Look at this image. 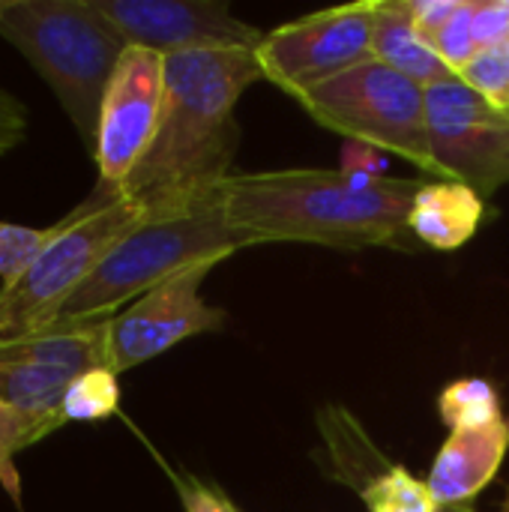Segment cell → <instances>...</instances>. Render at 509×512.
Returning a JSON list of instances; mask_svg holds the SVG:
<instances>
[{
  "label": "cell",
  "mask_w": 509,
  "mask_h": 512,
  "mask_svg": "<svg viewBox=\"0 0 509 512\" xmlns=\"http://www.w3.org/2000/svg\"><path fill=\"white\" fill-rule=\"evenodd\" d=\"M165 102V57L129 45L105 87L93 159L99 186L123 189L150 150Z\"/></svg>",
  "instance_id": "cell-9"
},
{
  "label": "cell",
  "mask_w": 509,
  "mask_h": 512,
  "mask_svg": "<svg viewBox=\"0 0 509 512\" xmlns=\"http://www.w3.org/2000/svg\"><path fill=\"white\" fill-rule=\"evenodd\" d=\"M321 429H324V438L330 444V453H333V462L339 468V477L342 483H354V477H360L363 471V486L372 483L381 471H387L390 465L387 462H366L360 459L357 453L363 450H372L369 438L363 435V429L342 411V408H330L321 414Z\"/></svg>",
  "instance_id": "cell-17"
},
{
  "label": "cell",
  "mask_w": 509,
  "mask_h": 512,
  "mask_svg": "<svg viewBox=\"0 0 509 512\" xmlns=\"http://www.w3.org/2000/svg\"><path fill=\"white\" fill-rule=\"evenodd\" d=\"M441 420L450 426V432H471V429H486L498 420L501 414V396L486 378H459L450 381L438 399Z\"/></svg>",
  "instance_id": "cell-16"
},
{
  "label": "cell",
  "mask_w": 509,
  "mask_h": 512,
  "mask_svg": "<svg viewBox=\"0 0 509 512\" xmlns=\"http://www.w3.org/2000/svg\"><path fill=\"white\" fill-rule=\"evenodd\" d=\"M147 219L144 204L96 183L93 195L51 225L27 267L0 288V342L39 333L105 255Z\"/></svg>",
  "instance_id": "cell-5"
},
{
  "label": "cell",
  "mask_w": 509,
  "mask_h": 512,
  "mask_svg": "<svg viewBox=\"0 0 509 512\" xmlns=\"http://www.w3.org/2000/svg\"><path fill=\"white\" fill-rule=\"evenodd\" d=\"M423 180L387 177L360 192L339 171L288 168L231 174L219 183V204L231 228L249 243H318L336 249H417L408 213Z\"/></svg>",
  "instance_id": "cell-2"
},
{
  "label": "cell",
  "mask_w": 509,
  "mask_h": 512,
  "mask_svg": "<svg viewBox=\"0 0 509 512\" xmlns=\"http://www.w3.org/2000/svg\"><path fill=\"white\" fill-rule=\"evenodd\" d=\"M462 0H411V15L426 39H432L456 12Z\"/></svg>",
  "instance_id": "cell-28"
},
{
  "label": "cell",
  "mask_w": 509,
  "mask_h": 512,
  "mask_svg": "<svg viewBox=\"0 0 509 512\" xmlns=\"http://www.w3.org/2000/svg\"><path fill=\"white\" fill-rule=\"evenodd\" d=\"M507 420H509V417H507Z\"/></svg>",
  "instance_id": "cell-31"
},
{
  "label": "cell",
  "mask_w": 509,
  "mask_h": 512,
  "mask_svg": "<svg viewBox=\"0 0 509 512\" xmlns=\"http://www.w3.org/2000/svg\"><path fill=\"white\" fill-rule=\"evenodd\" d=\"M375 3L378 0L333 6L264 33L255 48L264 81L294 96L372 60Z\"/></svg>",
  "instance_id": "cell-8"
},
{
  "label": "cell",
  "mask_w": 509,
  "mask_h": 512,
  "mask_svg": "<svg viewBox=\"0 0 509 512\" xmlns=\"http://www.w3.org/2000/svg\"><path fill=\"white\" fill-rule=\"evenodd\" d=\"M27 132V108L0 87V156L15 150Z\"/></svg>",
  "instance_id": "cell-27"
},
{
  "label": "cell",
  "mask_w": 509,
  "mask_h": 512,
  "mask_svg": "<svg viewBox=\"0 0 509 512\" xmlns=\"http://www.w3.org/2000/svg\"><path fill=\"white\" fill-rule=\"evenodd\" d=\"M489 216L486 198L459 180H429L420 186L411 213L408 231L417 243L453 252L462 249L483 228Z\"/></svg>",
  "instance_id": "cell-13"
},
{
  "label": "cell",
  "mask_w": 509,
  "mask_h": 512,
  "mask_svg": "<svg viewBox=\"0 0 509 512\" xmlns=\"http://www.w3.org/2000/svg\"><path fill=\"white\" fill-rule=\"evenodd\" d=\"M504 512H509V495H507V501H504Z\"/></svg>",
  "instance_id": "cell-30"
},
{
  "label": "cell",
  "mask_w": 509,
  "mask_h": 512,
  "mask_svg": "<svg viewBox=\"0 0 509 512\" xmlns=\"http://www.w3.org/2000/svg\"><path fill=\"white\" fill-rule=\"evenodd\" d=\"M216 189L186 207L153 213L132 234H126L39 333L114 318L129 303L183 270L201 264L216 267L222 258L252 246L249 237L225 219Z\"/></svg>",
  "instance_id": "cell-3"
},
{
  "label": "cell",
  "mask_w": 509,
  "mask_h": 512,
  "mask_svg": "<svg viewBox=\"0 0 509 512\" xmlns=\"http://www.w3.org/2000/svg\"><path fill=\"white\" fill-rule=\"evenodd\" d=\"M78 375L63 366L0 360V402L12 408L33 435V444L66 426L63 399Z\"/></svg>",
  "instance_id": "cell-14"
},
{
  "label": "cell",
  "mask_w": 509,
  "mask_h": 512,
  "mask_svg": "<svg viewBox=\"0 0 509 512\" xmlns=\"http://www.w3.org/2000/svg\"><path fill=\"white\" fill-rule=\"evenodd\" d=\"M210 270L213 264L183 270L114 315L108 324V369L129 372L192 336L219 330L225 312L201 300V282Z\"/></svg>",
  "instance_id": "cell-10"
},
{
  "label": "cell",
  "mask_w": 509,
  "mask_h": 512,
  "mask_svg": "<svg viewBox=\"0 0 509 512\" xmlns=\"http://www.w3.org/2000/svg\"><path fill=\"white\" fill-rule=\"evenodd\" d=\"M509 450V420H498L486 429L450 432L438 450L426 486L441 510L468 507L498 477Z\"/></svg>",
  "instance_id": "cell-12"
},
{
  "label": "cell",
  "mask_w": 509,
  "mask_h": 512,
  "mask_svg": "<svg viewBox=\"0 0 509 512\" xmlns=\"http://www.w3.org/2000/svg\"><path fill=\"white\" fill-rule=\"evenodd\" d=\"M117 408H120V384H117V372H111L108 366L78 375L63 399L66 423L105 420L117 414Z\"/></svg>",
  "instance_id": "cell-19"
},
{
  "label": "cell",
  "mask_w": 509,
  "mask_h": 512,
  "mask_svg": "<svg viewBox=\"0 0 509 512\" xmlns=\"http://www.w3.org/2000/svg\"><path fill=\"white\" fill-rule=\"evenodd\" d=\"M372 57L390 69L408 75L411 81L429 87L453 78L456 72L438 57L432 42L420 33L411 0H378L372 21Z\"/></svg>",
  "instance_id": "cell-15"
},
{
  "label": "cell",
  "mask_w": 509,
  "mask_h": 512,
  "mask_svg": "<svg viewBox=\"0 0 509 512\" xmlns=\"http://www.w3.org/2000/svg\"><path fill=\"white\" fill-rule=\"evenodd\" d=\"M459 78L495 108L509 111V45L477 51L471 63L459 72Z\"/></svg>",
  "instance_id": "cell-20"
},
{
  "label": "cell",
  "mask_w": 509,
  "mask_h": 512,
  "mask_svg": "<svg viewBox=\"0 0 509 512\" xmlns=\"http://www.w3.org/2000/svg\"><path fill=\"white\" fill-rule=\"evenodd\" d=\"M441 512H477L474 507H447V510H441Z\"/></svg>",
  "instance_id": "cell-29"
},
{
  "label": "cell",
  "mask_w": 509,
  "mask_h": 512,
  "mask_svg": "<svg viewBox=\"0 0 509 512\" xmlns=\"http://www.w3.org/2000/svg\"><path fill=\"white\" fill-rule=\"evenodd\" d=\"M171 480L186 512H243L216 483L189 474H171Z\"/></svg>",
  "instance_id": "cell-24"
},
{
  "label": "cell",
  "mask_w": 509,
  "mask_h": 512,
  "mask_svg": "<svg viewBox=\"0 0 509 512\" xmlns=\"http://www.w3.org/2000/svg\"><path fill=\"white\" fill-rule=\"evenodd\" d=\"M387 168H390V156H387L384 150L369 147V144H363V141H345L339 171L369 174V177H387Z\"/></svg>",
  "instance_id": "cell-26"
},
{
  "label": "cell",
  "mask_w": 509,
  "mask_h": 512,
  "mask_svg": "<svg viewBox=\"0 0 509 512\" xmlns=\"http://www.w3.org/2000/svg\"><path fill=\"white\" fill-rule=\"evenodd\" d=\"M126 45L162 57L201 48H258L264 33L219 0H90Z\"/></svg>",
  "instance_id": "cell-11"
},
{
  "label": "cell",
  "mask_w": 509,
  "mask_h": 512,
  "mask_svg": "<svg viewBox=\"0 0 509 512\" xmlns=\"http://www.w3.org/2000/svg\"><path fill=\"white\" fill-rule=\"evenodd\" d=\"M360 498L369 512H441L426 480H417L399 465H390L372 483H366Z\"/></svg>",
  "instance_id": "cell-18"
},
{
  "label": "cell",
  "mask_w": 509,
  "mask_h": 512,
  "mask_svg": "<svg viewBox=\"0 0 509 512\" xmlns=\"http://www.w3.org/2000/svg\"><path fill=\"white\" fill-rule=\"evenodd\" d=\"M24 447H33V435L30 426L0 402V480L9 486V492H18V474H15V453H21Z\"/></svg>",
  "instance_id": "cell-23"
},
{
  "label": "cell",
  "mask_w": 509,
  "mask_h": 512,
  "mask_svg": "<svg viewBox=\"0 0 509 512\" xmlns=\"http://www.w3.org/2000/svg\"><path fill=\"white\" fill-rule=\"evenodd\" d=\"M252 48H201L165 57V102L156 138L123 183L153 213L177 210L231 177L240 144L234 108L261 81Z\"/></svg>",
  "instance_id": "cell-1"
},
{
  "label": "cell",
  "mask_w": 509,
  "mask_h": 512,
  "mask_svg": "<svg viewBox=\"0 0 509 512\" xmlns=\"http://www.w3.org/2000/svg\"><path fill=\"white\" fill-rule=\"evenodd\" d=\"M48 228H27L15 222H0V282H12L27 261L36 255V249L45 243Z\"/></svg>",
  "instance_id": "cell-22"
},
{
  "label": "cell",
  "mask_w": 509,
  "mask_h": 512,
  "mask_svg": "<svg viewBox=\"0 0 509 512\" xmlns=\"http://www.w3.org/2000/svg\"><path fill=\"white\" fill-rule=\"evenodd\" d=\"M474 42L480 51L509 45V0L474 3Z\"/></svg>",
  "instance_id": "cell-25"
},
{
  "label": "cell",
  "mask_w": 509,
  "mask_h": 512,
  "mask_svg": "<svg viewBox=\"0 0 509 512\" xmlns=\"http://www.w3.org/2000/svg\"><path fill=\"white\" fill-rule=\"evenodd\" d=\"M429 144L441 180H459L483 198L509 183V111L495 108L459 75L423 87Z\"/></svg>",
  "instance_id": "cell-7"
},
{
  "label": "cell",
  "mask_w": 509,
  "mask_h": 512,
  "mask_svg": "<svg viewBox=\"0 0 509 512\" xmlns=\"http://www.w3.org/2000/svg\"><path fill=\"white\" fill-rule=\"evenodd\" d=\"M474 3L477 0H462V6H459V12L429 39L432 42V48L438 51V57L459 75L468 63H471V57L480 51L477 48V42H474Z\"/></svg>",
  "instance_id": "cell-21"
},
{
  "label": "cell",
  "mask_w": 509,
  "mask_h": 512,
  "mask_svg": "<svg viewBox=\"0 0 509 512\" xmlns=\"http://www.w3.org/2000/svg\"><path fill=\"white\" fill-rule=\"evenodd\" d=\"M294 99L315 123L339 132L345 141H363L387 156H402L441 180L429 144L423 84L387 63L372 57L330 81L294 93Z\"/></svg>",
  "instance_id": "cell-6"
},
{
  "label": "cell",
  "mask_w": 509,
  "mask_h": 512,
  "mask_svg": "<svg viewBox=\"0 0 509 512\" xmlns=\"http://www.w3.org/2000/svg\"><path fill=\"white\" fill-rule=\"evenodd\" d=\"M0 36L51 87L93 153L105 87L129 48L90 0H0Z\"/></svg>",
  "instance_id": "cell-4"
}]
</instances>
